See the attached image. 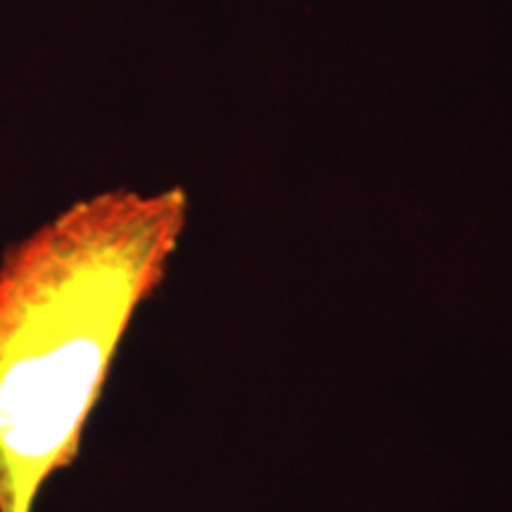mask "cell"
<instances>
[{"label": "cell", "instance_id": "cell-1", "mask_svg": "<svg viewBox=\"0 0 512 512\" xmlns=\"http://www.w3.org/2000/svg\"><path fill=\"white\" fill-rule=\"evenodd\" d=\"M188 221L181 188L107 190L64 209L0 261V512H31L76 458L136 311Z\"/></svg>", "mask_w": 512, "mask_h": 512}]
</instances>
